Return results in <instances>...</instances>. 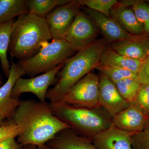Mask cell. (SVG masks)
<instances>
[{
    "label": "cell",
    "mask_w": 149,
    "mask_h": 149,
    "mask_svg": "<svg viewBox=\"0 0 149 149\" xmlns=\"http://www.w3.org/2000/svg\"><path fill=\"white\" fill-rule=\"evenodd\" d=\"M111 17L130 35L139 36L144 32V27L137 18L132 8L118 2L110 12Z\"/></svg>",
    "instance_id": "2e32d148"
},
{
    "label": "cell",
    "mask_w": 149,
    "mask_h": 149,
    "mask_svg": "<svg viewBox=\"0 0 149 149\" xmlns=\"http://www.w3.org/2000/svg\"><path fill=\"white\" fill-rule=\"evenodd\" d=\"M46 144L54 149H97L91 139L78 135L70 128L61 130Z\"/></svg>",
    "instance_id": "9a60e30c"
},
{
    "label": "cell",
    "mask_w": 149,
    "mask_h": 149,
    "mask_svg": "<svg viewBox=\"0 0 149 149\" xmlns=\"http://www.w3.org/2000/svg\"><path fill=\"white\" fill-rule=\"evenodd\" d=\"M11 118L21 128L17 141L23 146L45 145L61 130L70 128L54 115L47 102L20 101Z\"/></svg>",
    "instance_id": "6da1fadb"
},
{
    "label": "cell",
    "mask_w": 149,
    "mask_h": 149,
    "mask_svg": "<svg viewBox=\"0 0 149 149\" xmlns=\"http://www.w3.org/2000/svg\"><path fill=\"white\" fill-rule=\"evenodd\" d=\"M138 76L141 84L149 83V55L143 60Z\"/></svg>",
    "instance_id": "f546056e"
},
{
    "label": "cell",
    "mask_w": 149,
    "mask_h": 149,
    "mask_svg": "<svg viewBox=\"0 0 149 149\" xmlns=\"http://www.w3.org/2000/svg\"><path fill=\"white\" fill-rule=\"evenodd\" d=\"M99 102L112 119L130 104L120 95L114 83L102 74L100 76Z\"/></svg>",
    "instance_id": "30bf717a"
},
{
    "label": "cell",
    "mask_w": 149,
    "mask_h": 149,
    "mask_svg": "<svg viewBox=\"0 0 149 149\" xmlns=\"http://www.w3.org/2000/svg\"><path fill=\"white\" fill-rule=\"evenodd\" d=\"M51 39L45 18L30 13L22 15L15 22L8 52L12 58H29L40 50L41 43Z\"/></svg>",
    "instance_id": "3957f363"
},
{
    "label": "cell",
    "mask_w": 149,
    "mask_h": 149,
    "mask_svg": "<svg viewBox=\"0 0 149 149\" xmlns=\"http://www.w3.org/2000/svg\"><path fill=\"white\" fill-rule=\"evenodd\" d=\"M108 45L104 38L97 39L68 59L58 74V81L48 91L47 100L50 102L57 101L75 83L96 69Z\"/></svg>",
    "instance_id": "7a4b0ae2"
},
{
    "label": "cell",
    "mask_w": 149,
    "mask_h": 149,
    "mask_svg": "<svg viewBox=\"0 0 149 149\" xmlns=\"http://www.w3.org/2000/svg\"><path fill=\"white\" fill-rule=\"evenodd\" d=\"M78 0L70 2L55 8L46 16L52 39H63L81 7Z\"/></svg>",
    "instance_id": "9c48e42d"
},
{
    "label": "cell",
    "mask_w": 149,
    "mask_h": 149,
    "mask_svg": "<svg viewBox=\"0 0 149 149\" xmlns=\"http://www.w3.org/2000/svg\"><path fill=\"white\" fill-rule=\"evenodd\" d=\"M49 104L55 116L83 137L91 139L113 125L112 119L100 107H79L60 102H50Z\"/></svg>",
    "instance_id": "277c9868"
},
{
    "label": "cell",
    "mask_w": 149,
    "mask_h": 149,
    "mask_svg": "<svg viewBox=\"0 0 149 149\" xmlns=\"http://www.w3.org/2000/svg\"><path fill=\"white\" fill-rule=\"evenodd\" d=\"M130 6L143 26L144 32L149 33V5L144 2L130 1Z\"/></svg>",
    "instance_id": "d4e9b609"
},
{
    "label": "cell",
    "mask_w": 149,
    "mask_h": 149,
    "mask_svg": "<svg viewBox=\"0 0 149 149\" xmlns=\"http://www.w3.org/2000/svg\"><path fill=\"white\" fill-rule=\"evenodd\" d=\"M133 149H149V122L146 127L131 136Z\"/></svg>",
    "instance_id": "4316f807"
},
{
    "label": "cell",
    "mask_w": 149,
    "mask_h": 149,
    "mask_svg": "<svg viewBox=\"0 0 149 149\" xmlns=\"http://www.w3.org/2000/svg\"><path fill=\"white\" fill-rule=\"evenodd\" d=\"M132 104L149 116V83L141 84L136 99Z\"/></svg>",
    "instance_id": "484cf974"
},
{
    "label": "cell",
    "mask_w": 149,
    "mask_h": 149,
    "mask_svg": "<svg viewBox=\"0 0 149 149\" xmlns=\"http://www.w3.org/2000/svg\"><path fill=\"white\" fill-rule=\"evenodd\" d=\"M99 82L100 76L94 72H90L56 102L79 107H101L99 102Z\"/></svg>",
    "instance_id": "8992f818"
},
{
    "label": "cell",
    "mask_w": 149,
    "mask_h": 149,
    "mask_svg": "<svg viewBox=\"0 0 149 149\" xmlns=\"http://www.w3.org/2000/svg\"><path fill=\"white\" fill-rule=\"evenodd\" d=\"M85 12L89 15L103 35L108 42L111 43L135 37L123 29L111 17L84 7Z\"/></svg>",
    "instance_id": "4fadbf2b"
},
{
    "label": "cell",
    "mask_w": 149,
    "mask_h": 149,
    "mask_svg": "<svg viewBox=\"0 0 149 149\" xmlns=\"http://www.w3.org/2000/svg\"><path fill=\"white\" fill-rule=\"evenodd\" d=\"M21 132L20 126L17 125L12 120L0 124V142L11 138H16Z\"/></svg>",
    "instance_id": "83f0119b"
},
{
    "label": "cell",
    "mask_w": 149,
    "mask_h": 149,
    "mask_svg": "<svg viewBox=\"0 0 149 149\" xmlns=\"http://www.w3.org/2000/svg\"><path fill=\"white\" fill-rule=\"evenodd\" d=\"M64 64L61 63L54 69L30 78H19L11 93L12 98H18L22 93H31L42 102H45L49 87L55 81L56 76Z\"/></svg>",
    "instance_id": "ba28073f"
},
{
    "label": "cell",
    "mask_w": 149,
    "mask_h": 149,
    "mask_svg": "<svg viewBox=\"0 0 149 149\" xmlns=\"http://www.w3.org/2000/svg\"><path fill=\"white\" fill-rule=\"evenodd\" d=\"M37 149H54L53 148H52L49 146H48L47 144L42 145V146H40L37 147Z\"/></svg>",
    "instance_id": "1f68e13d"
},
{
    "label": "cell",
    "mask_w": 149,
    "mask_h": 149,
    "mask_svg": "<svg viewBox=\"0 0 149 149\" xmlns=\"http://www.w3.org/2000/svg\"><path fill=\"white\" fill-rule=\"evenodd\" d=\"M70 0H27L29 13L45 17L56 8L68 3Z\"/></svg>",
    "instance_id": "ffe728a7"
},
{
    "label": "cell",
    "mask_w": 149,
    "mask_h": 149,
    "mask_svg": "<svg viewBox=\"0 0 149 149\" xmlns=\"http://www.w3.org/2000/svg\"><path fill=\"white\" fill-rule=\"evenodd\" d=\"M15 138H11L0 142V149H23L24 146L19 143Z\"/></svg>",
    "instance_id": "4dcf8cb0"
},
{
    "label": "cell",
    "mask_w": 149,
    "mask_h": 149,
    "mask_svg": "<svg viewBox=\"0 0 149 149\" xmlns=\"http://www.w3.org/2000/svg\"><path fill=\"white\" fill-rule=\"evenodd\" d=\"M3 85L2 77L0 73V87Z\"/></svg>",
    "instance_id": "836d02e7"
},
{
    "label": "cell",
    "mask_w": 149,
    "mask_h": 149,
    "mask_svg": "<svg viewBox=\"0 0 149 149\" xmlns=\"http://www.w3.org/2000/svg\"><path fill=\"white\" fill-rule=\"evenodd\" d=\"M101 74L109 78L113 83L125 78H133L139 80L138 73L127 70L106 66L99 64L96 67Z\"/></svg>",
    "instance_id": "603a6c76"
},
{
    "label": "cell",
    "mask_w": 149,
    "mask_h": 149,
    "mask_svg": "<svg viewBox=\"0 0 149 149\" xmlns=\"http://www.w3.org/2000/svg\"><path fill=\"white\" fill-rule=\"evenodd\" d=\"M40 50L35 55L20 60L16 63L17 69L22 76L34 77L48 72L75 54L77 51L63 39H52L41 43Z\"/></svg>",
    "instance_id": "5b68a950"
},
{
    "label": "cell",
    "mask_w": 149,
    "mask_h": 149,
    "mask_svg": "<svg viewBox=\"0 0 149 149\" xmlns=\"http://www.w3.org/2000/svg\"><path fill=\"white\" fill-rule=\"evenodd\" d=\"M133 134L113 125L90 139L97 149H133L131 136Z\"/></svg>",
    "instance_id": "8fae6325"
},
{
    "label": "cell",
    "mask_w": 149,
    "mask_h": 149,
    "mask_svg": "<svg viewBox=\"0 0 149 149\" xmlns=\"http://www.w3.org/2000/svg\"><path fill=\"white\" fill-rule=\"evenodd\" d=\"M28 13L27 0H0V24Z\"/></svg>",
    "instance_id": "ac0fdd59"
},
{
    "label": "cell",
    "mask_w": 149,
    "mask_h": 149,
    "mask_svg": "<svg viewBox=\"0 0 149 149\" xmlns=\"http://www.w3.org/2000/svg\"><path fill=\"white\" fill-rule=\"evenodd\" d=\"M114 83L123 97L129 104L133 103L141 87L139 80L125 78Z\"/></svg>",
    "instance_id": "44dd1931"
},
{
    "label": "cell",
    "mask_w": 149,
    "mask_h": 149,
    "mask_svg": "<svg viewBox=\"0 0 149 149\" xmlns=\"http://www.w3.org/2000/svg\"><path fill=\"white\" fill-rule=\"evenodd\" d=\"M113 125L120 130L136 133L143 130L149 122V116L133 104L112 118Z\"/></svg>",
    "instance_id": "7c38bea8"
},
{
    "label": "cell",
    "mask_w": 149,
    "mask_h": 149,
    "mask_svg": "<svg viewBox=\"0 0 149 149\" xmlns=\"http://www.w3.org/2000/svg\"><path fill=\"white\" fill-rule=\"evenodd\" d=\"M22 76L21 73L17 69L16 63L12 61L7 80L0 87V106L11 99L12 92L15 83L19 78Z\"/></svg>",
    "instance_id": "7402d4cb"
},
{
    "label": "cell",
    "mask_w": 149,
    "mask_h": 149,
    "mask_svg": "<svg viewBox=\"0 0 149 149\" xmlns=\"http://www.w3.org/2000/svg\"><path fill=\"white\" fill-rule=\"evenodd\" d=\"M15 20L12 19L0 24V61L3 72L7 78L10 70L7 53Z\"/></svg>",
    "instance_id": "d6986e66"
},
{
    "label": "cell",
    "mask_w": 149,
    "mask_h": 149,
    "mask_svg": "<svg viewBox=\"0 0 149 149\" xmlns=\"http://www.w3.org/2000/svg\"><path fill=\"white\" fill-rule=\"evenodd\" d=\"M143 61L117 53L112 50L108 45L102 54L100 64L138 73Z\"/></svg>",
    "instance_id": "e0dca14e"
},
{
    "label": "cell",
    "mask_w": 149,
    "mask_h": 149,
    "mask_svg": "<svg viewBox=\"0 0 149 149\" xmlns=\"http://www.w3.org/2000/svg\"><path fill=\"white\" fill-rule=\"evenodd\" d=\"M37 147L34 145H27L24 146L23 149H37Z\"/></svg>",
    "instance_id": "d6a6232c"
},
{
    "label": "cell",
    "mask_w": 149,
    "mask_h": 149,
    "mask_svg": "<svg viewBox=\"0 0 149 149\" xmlns=\"http://www.w3.org/2000/svg\"><path fill=\"white\" fill-rule=\"evenodd\" d=\"M100 32L91 17L80 11L63 39L78 52L98 39Z\"/></svg>",
    "instance_id": "52a82bcc"
},
{
    "label": "cell",
    "mask_w": 149,
    "mask_h": 149,
    "mask_svg": "<svg viewBox=\"0 0 149 149\" xmlns=\"http://www.w3.org/2000/svg\"><path fill=\"white\" fill-rule=\"evenodd\" d=\"M81 6H83L96 12L111 17L110 12L118 3L116 0H78Z\"/></svg>",
    "instance_id": "cb8c5ba5"
},
{
    "label": "cell",
    "mask_w": 149,
    "mask_h": 149,
    "mask_svg": "<svg viewBox=\"0 0 149 149\" xmlns=\"http://www.w3.org/2000/svg\"><path fill=\"white\" fill-rule=\"evenodd\" d=\"M109 47L116 52L135 59L143 61L149 55V39L141 36L115 42Z\"/></svg>",
    "instance_id": "5bb4252c"
},
{
    "label": "cell",
    "mask_w": 149,
    "mask_h": 149,
    "mask_svg": "<svg viewBox=\"0 0 149 149\" xmlns=\"http://www.w3.org/2000/svg\"><path fill=\"white\" fill-rule=\"evenodd\" d=\"M19 102L18 98H11L0 106V124L6 118H11Z\"/></svg>",
    "instance_id": "f1b7e54d"
}]
</instances>
